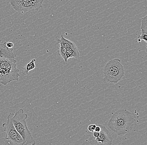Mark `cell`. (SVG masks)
Masks as SVG:
<instances>
[{
    "label": "cell",
    "mask_w": 147,
    "mask_h": 145,
    "mask_svg": "<svg viewBox=\"0 0 147 145\" xmlns=\"http://www.w3.org/2000/svg\"><path fill=\"white\" fill-rule=\"evenodd\" d=\"M56 40L58 44L64 47L66 49L78 48V47L74 42L65 38L62 35L61 36L60 38H57Z\"/></svg>",
    "instance_id": "30bf717a"
},
{
    "label": "cell",
    "mask_w": 147,
    "mask_h": 145,
    "mask_svg": "<svg viewBox=\"0 0 147 145\" xmlns=\"http://www.w3.org/2000/svg\"><path fill=\"white\" fill-rule=\"evenodd\" d=\"M100 127V135L96 138L94 141L96 144L102 145H112L113 141L111 133L104 125H98Z\"/></svg>",
    "instance_id": "52a82bcc"
},
{
    "label": "cell",
    "mask_w": 147,
    "mask_h": 145,
    "mask_svg": "<svg viewBox=\"0 0 147 145\" xmlns=\"http://www.w3.org/2000/svg\"><path fill=\"white\" fill-rule=\"evenodd\" d=\"M13 115V113H9L7 116V121L3 124V127L5 132V139L8 140L9 145H25L24 140L14 126L12 120Z\"/></svg>",
    "instance_id": "277c9868"
},
{
    "label": "cell",
    "mask_w": 147,
    "mask_h": 145,
    "mask_svg": "<svg viewBox=\"0 0 147 145\" xmlns=\"http://www.w3.org/2000/svg\"><path fill=\"white\" fill-rule=\"evenodd\" d=\"M96 125L95 124L90 125L88 127V131L90 132H93L95 130V127H96Z\"/></svg>",
    "instance_id": "2e32d148"
},
{
    "label": "cell",
    "mask_w": 147,
    "mask_h": 145,
    "mask_svg": "<svg viewBox=\"0 0 147 145\" xmlns=\"http://www.w3.org/2000/svg\"><path fill=\"white\" fill-rule=\"evenodd\" d=\"M45 0H10L14 9L18 12L35 11L42 7Z\"/></svg>",
    "instance_id": "5b68a950"
},
{
    "label": "cell",
    "mask_w": 147,
    "mask_h": 145,
    "mask_svg": "<svg viewBox=\"0 0 147 145\" xmlns=\"http://www.w3.org/2000/svg\"><path fill=\"white\" fill-rule=\"evenodd\" d=\"M136 119L133 113L125 109H119L113 114L108 126L117 135L123 136L133 128Z\"/></svg>",
    "instance_id": "6da1fadb"
},
{
    "label": "cell",
    "mask_w": 147,
    "mask_h": 145,
    "mask_svg": "<svg viewBox=\"0 0 147 145\" xmlns=\"http://www.w3.org/2000/svg\"><path fill=\"white\" fill-rule=\"evenodd\" d=\"M66 52H67V49L64 47L60 45L59 48L58 50V53L59 55L62 57V58L64 60L65 62H67V59L66 56Z\"/></svg>",
    "instance_id": "4fadbf2b"
},
{
    "label": "cell",
    "mask_w": 147,
    "mask_h": 145,
    "mask_svg": "<svg viewBox=\"0 0 147 145\" xmlns=\"http://www.w3.org/2000/svg\"><path fill=\"white\" fill-rule=\"evenodd\" d=\"M141 34H147V16L142 18L141 26Z\"/></svg>",
    "instance_id": "5bb4252c"
},
{
    "label": "cell",
    "mask_w": 147,
    "mask_h": 145,
    "mask_svg": "<svg viewBox=\"0 0 147 145\" xmlns=\"http://www.w3.org/2000/svg\"><path fill=\"white\" fill-rule=\"evenodd\" d=\"M28 117L24 110L20 109L14 114L12 118L16 129L25 141V145H34L36 142L29 131L26 123V120Z\"/></svg>",
    "instance_id": "7a4b0ae2"
},
{
    "label": "cell",
    "mask_w": 147,
    "mask_h": 145,
    "mask_svg": "<svg viewBox=\"0 0 147 145\" xmlns=\"http://www.w3.org/2000/svg\"><path fill=\"white\" fill-rule=\"evenodd\" d=\"M125 71L121 61L115 58L107 62L103 71V81L105 82L117 83L125 75Z\"/></svg>",
    "instance_id": "3957f363"
},
{
    "label": "cell",
    "mask_w": 147,
    "mask_h": 145,
    "mask_svg": "<svg viewBox=\"0 0 147 145\" xmlns=\"http://www.w3.org/2000/svg\"><path fill=\"white\" fill-rule=\"evenodd\" d=\"M19 70L16 67L0 69V83L5 85L19 80Z\"/></svg>",
    "instance_id": "8992f818"
},
{
    "label": "cell",
    "mask_w": 147,
    "mask_h": 145,
    "mask_svg": "<svg viewBox=\"0 0 147 145\" xmlns=\"http://www.w3.org/2000/svg\"><path fill=\"white\" fill-rule=\"evenodd\" d=\"M12 48H9L5 45V42H3L0 39V58H14L16 55L13 53Z\"/></svg>",
    "instance_id": "ba28073f"
},
{
    "label": "cell",
    "mask_w": 147,
    "mask_h": 145,
    "mask_svg": "<svg viewBox=\"0 0 147 145\" xmlns=\"http://www.w3.org/2000/svg\"><path fill=\"white\" fill-rule=\"evenodd\" d=\"M66 56H67V59L69 58H78L80 57V53L78 51V48L67 49L66 52Z\"/></svg>",
    "instance_id": "7c38bea8"
},
{
    "label": "cell",
    "mask_w": 147,
    "mask_h": 145,
    "mask_svg": "<svg viewBox=\"0 0 147 145\" xmlns=\"http://www.w3.org/2000/svg\"><path fill=\"white\" fill-rule=\"evenodd\" d=\"M36 59H33L29 63L24 66L22 70V73L23 76L28 75V72L34 69L36 67L35 61Z\"/></svg>",
    "instance_id": "8fae6325"
},
{
    "label": "cell",
    "mask_w": 147,
    "mask_h": 145,
    "mask_svg": "<svg viewBox=\"0 0 147 145\" xmlns=\"http://www.w3.org/2000/svg\"><path fill=\"white\" fill-rule=\"evenodd\" d=\"M16 60L14 58H0V69L16 67Z\"/></svg>",
    "instance_id": "9c48e42d"
},
{
    "label": "cell",
    "mask_w": 147,
    "mask_h": 145,
    "mask_svg": "<svg viewBox=\"0 0 147 145\" xmlns=\"http://www.w3.org/2000/svg\"><path fill=\"white\" fill-rule=\"evenodd\" d=\"M144 40L146 43L147 42V34H140L138 37V42L140 43L141 40Z\"/></svg>",
    "instance_id": "9a60e30c"
},
{
    "label": "cell",
    "mask_w": 147,
    "mask_h": 145,
    "mask_svg": "<svg viewBox=\"0 0 147 145\" xmlns=\"http://www.w3.org/2000/svg\"><path fill=\"white\" fill-rule=\"evenodd\" d=\"M100 127L99 126V125H97V126H96V127H95V130H94V131H96V132H100Z\"/></svg>",
    "instance_id": "d6986e66"
},
{
    "label": "cell",
    "mask_w": 147,
    "mask_h": 145,
    "mask_svg": "<svg viewBox=\"0 0 147 145\" xmlns=\"http://www.w3.org/2000/svg\"><path fill=\"white\" fill-rule=\"evenodd\" d=\"M5 45L9 48H12L13 47L14 45L13 43H12V42H5Z\"/></svg>",
    "instance_id": "e0dca14e"
},
{
    "label": "cell",
    "mask_w": 147,
    "mask_h": 145,
    "mask_svg": "<svg viewBox=\"0 0 147 145\" xmlns=\"http://www.w3.org/2000/svg\"><path fill=\"white\" fill-rule=\"evenodd\" d=\"M100 135V132H96V131H94L93 133V136H94L95 138L98 137Z\"/></svg>",
    "instance_id": "ac0fdd59"
}]
</instances>
